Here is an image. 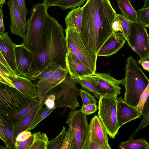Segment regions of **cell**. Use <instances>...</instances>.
<instances>
[{"instance_id":"b9f144b4","label":"cell","mask_w":149,"mask_h":149,"mask_svg":"<svg viewBox=\"0 0 149 149\" xmlns=\"http://www.w3.org/2000/svg\"><path fill=\"white\" fill-rule=\"evenodd\" d=\"M140 123L136 130L131 134L129 139L133 138L136 133L139 130L142 129L149 125V111L143 117Z\"/></svg>"},{"instance_id":"e0dca14e","label":"cell","mask_w":149,"mask_h":149,"mask_svg":"<svg viewBox=\"0 0 149 149\" xmlns=\"http://www.w3.org/2000/svg\"><path fill=\"white\" fill-rule=\"evenodd\" d=\"M126 41L121 32L113 33L99 50L97 57L109 56L116 54L123 47Z\"/></svg>"},{"instance_id":"44dd1931","label":"cell","mask_w":149,"mask_h":149,"mask_svg":"<svg viewBox=\"0 0 149 149\" xmlns=\"http://www.w3.org/2000/svg\"><path fill=\"white\" fill-rule=\"evenodd\" d=\"M41 104L39 100L34 98L31 99L26 106L19 110L10 112L0 113L7 121L13 123L18 121L32 109Z\"/></svg>"},{"instance_id":"d4e9b609","label":"cell","mask_w":149,"mask_h":149,"mask_svg":"<svg viewBox=\"0 0 149 149\" xmlns=\"http://www.w3.org/2000/svg\"><path fill=\"white\" fill-rule=\"evenodd\" d=\"M117 4L124 16L132 21L138 20V13L133 8L130 0H117Z\"/></svg>"},{"instance_id":"ffe728a7","label":"cell","mask_w":149,"mask_h":149,"mask_svg":"<svg viewBox=\"0 0 149 149\" xmlns=\"http://www.w3.org/2000/svg\"><path fill=\"white\" fill-rule=\"evenodd\" d=\"M15 88L26 97L30 99L38 97V92L37 85L33 83L31 80L22 76L16 75L10 76Z\"/></svg>"},{"instance_id":"ab89813d","label":"cell","mask_w":149,"mask_h":149,"mask_svg":"<svg viewBox=\"0 0 149 149\" xmlns=\"http://www.w3.org/2000/svg\"><path fill=\"white\" fill-rule=\"evenodd\" d=\"M34 140V136L33 134L27 139L20 142L16 146L15 149H29Z\"/></svg>"},{"instance_id":"9c48e42d","label":"cell","mask_w":149,"mask_h":149,"mask_svg":"<svg viewBox=\"0 0 149 149\" xmlns=\"http://www.w3.org/2000/svg\"><path fill=\"white\" fill-rule=\"evenodd\" d=\"M15 51L17 65L15 71L16 75L31 80H36L40 71L35 63L33 54L23 43L16 45Z\"/></svg>"},{"instance_id":"7c38bea8","label":"cell","mask_w":149,"mask_h":149,"mask_svg":"<svg viewBox=\"0 0 149 149\" xmlns=\"http://www.w3.org/2000/svg\"><path fill=\"white\" fill-rule=\"evenodd\" d=\"M146 28L138 20L132 21L130 47L142 60L149 59V38Z\"/></svg>"},{"instance_id":"f6af8a7d","label":"cell","mask_w":149,"mask_h":149,"mask_svg":"<svg viewBox=\"0 0 149 149\" xmlns=\"http://www.w3.org/2000/svg\"><path fill=\"white\" fill-rule=\"evenodd\" d=\"M32 134L28 130H25L19 133L16 137L15 146L19 142L29 138Z\"/></svg>"},{"instance_id":"f5cc1de1","label":"cell","mask_w":149,"mask_h":149,"mask_svg":"<svg viewBox=\"0 0 149 149\" xmlns=\"http://www.w3.org/2000/svg\"><path fill=\"white\" fill-rule=\"evenodd\" d=\"M6 0H0V7H2L5 3Z\"/></svg>"},{"instance_id":"7dc6e473","label":"cell","mask_w":149,"mask_h":149,"mask_svg":"<svg viewBox=\"0 0 149 149\" xmlns=\"http://www.w3.org/2000/svg\"><path fill=\"white\" fill-rule=\"evenodd\" d=\"M0 34L5 32V28L3 24L2 7H0Z\"/></svg>"},{"instance_id":"6da1fadb","label":"cell","mask_w":149,"mask_h":149,"mask_svg":"<svg viewBox=\"0 0 149 149\" xmlns=\"http://www.w3.org/2000/svg\"><path fill=\"white\" fill-rule=\"evenodd\" d=\"M116 14L109 0H87L83 6L79 34L86 45L97 54L113 33Z\"/></svg>"},{"instance_id":"7402d4cb","label":"cell","mask_w":149,"mask_h":149,"mask_svg":"<svg viewBox=\"0 0 149 149\" xmlns=\"http://www.w3.org/2000/svg\"><path fill=\"white\" fill-rule=\"evenodd\" d=\"M82 10L83 7H79L68 13L65 19L66 28H74L80 33L82 25Z\"/></svg>"},{"instance_id":"c3c4849f","label":"cell","mask_w":149,"mask_h":149,"mask_svg":"<svg viewBox=\"0 0 149 149\" xmlns=\"http://www.w3.org/2000/svg\"><path fill=\"white\" fill-rule=\"evenodd\" d=\"M60 0H44L43 2L45 6L48 8L51 6H55Z\"/></svg>"},{"instance_id":"e575fe53","label":"cell","mask_w":149,"mask_h":149,"mask_svg":"<svg viewBox=\"0 0 149 149\" xmlns=\"http://www.w3.org/2000/svg\"><path fill=\"white\" fill-rule=\"evenodd\" d=\"M10 76H11L10 74L0 63V82L9 86L15 88Z\"/></svg>"},{"instance_id":"4fadbf2b","label":"cell","mask_w":149,"mask_h":149,"mask_svg":"<svg viewBox=\"0 0 149 149\" xmlns=\"http://www.w3.org/2000/svg\"><path fill=\"white\" fill-rule=\"evenodd\" d=\"M68 73L67 68L61 67L49 79L38 81L36 85L38 92V97L40 104H44V100L47 93L60 84L66 78Z\"/></svg>"},{"instance_id":"f1b7e54d","label":"cell","mask_w":149,"mask_h":149,"mask_svg":"<svg viewBox=\"0 0 149 149\" xmlns=\"http://www.w3.org/2000/svg\"><path fill=\"white\" fill-rule=\"evenodd\" d=\"M61 67H62L56 62H50L39 72L36 79H39L41 81L48 79Z\"/></svg>"},{"instance_id":"d590c367","label":"cell","mask_w":149,"mask_h":149,"mask_svg":"<svg viewBox=\"0 0 149 149\" xmlns=\"http://www.w3.org/2000/svg\"><path fill=\"white\" fill-rule=\"evenodd\" d=\"M137 13L138 20L145 27L149 28V8H142Z\"/></svg>"},{"instance_id":"7bdbcfd3","label":"cell","mask_w":149,"mask_h":149,"mask_svg":"<svg viewBox=\"0 0 149 149\" xmlns=\"http://www.w3.org/2000/svg\"><path fill=\"white\" fill-rule=\"evenodd\" d=\"M83 149H106V148L90 139L88 137Z\"/></svg>"},{"instance_id":"3957f363","label":"cell","mask_w":149,"mask_h":149,"mask_svg":"<svg viewBox=\"0 0 149 149\" xmlns=\"http://www.w3.org/2000/svg\"><path fill=\"white\" fill-rule=\"evenodd\" d=\"M47 9L43 2L35 4L27 21L25 38L22 43L35 54L41 53L44 50Z\"/></svg>"},{"instance_id":"60d3db41","label":"cell","mask_w":149,"mask_h":149,"mask_svg":"<svg viewBox=\"0 0 149 149\" xmlns=\"http://www.w3.org/2000/svg\"><path fill=\"white\" fill-rule=\"evenodd\" d=\"M97 108L96 104H90L82 105L80 110L86 116L95 113L97 111Z\"/></svg>"},{"instance_id":"9a60e30c","label":"cell","mask_w":149,"mask_h":149,"mask_svg":"<svg viewBox=\"0 0 149 149\" xmlns=\"http://www.w3.org/2000/svg\"><path fill=\"white\" fill-rule=\"evenodd\" d=\"M89 125L90 139L106 149H111L107 132L98 116L95 115L91 118Z\"/></svg>"},{"instance_id":"cb8c5ba5","label":"cell","mask_w":149,"mask_h":149,"mask_svg":"<svg viewBox=\"0 0 149 149\" xmlns=\"http://www.w3.org/2000/svg\"><path fill=\"white\" fill-rule=\"evenodd\" d=\"M0 126L2 127L10 149H15L16 137L11 123L0 114Z\"/></svg>"},{"instance_id":"836d02e7","label":"cell","mask_w":149,"mask_h":149,"mask_svg":"<svg viewBox=\"0 0 149 149\" xmlns=\"http://www.w3.org/2000/svg\"><path fill=\"white\" fill-rule=\"evenodd\" d=\"M84 89L93 94L95 97L99 99L101 96L94 85L88 80L80 78L78 81Z\"/></svg>"},{"instance_id":"681fc988","label":"cell","mask_w":149,"mask_h":149,"mask_svg":"<svg viewBox=\"0 0 149 149\" xmlns=\"http://www.w3.org/2000/svg\"><path fill=\"white\" fill-rule=\"evenodd\" d=\"M138 63L142 65L144 69L149 72V61L140 59L138 61Z\"/></svg>"},{"instance_id":"4316f807","label":"cell","mask_w":149,"mask_h":149,"mask_svg":"<svg viewBox=\"0 0 149 149\" xmlns=\"http://www.w3.org/2000/svg\"><path fill=\"white\" fill-rule=\"evenodd\" d=\"M122 149H148L149 144L143 138L129 139L121 143L119 146Z\"/></svg>"},{"instance_id":"52a82bcc","label":"cell","mask_w":149,"mask_h":149,"mask_svg":"<svg viewBox=\"0 0 149 149\" xmlns=\"http://www.w3.org/2000/svg\"><path fill=\"white\" fill-rule=\"evenodd\" d=\"M66 123L72 129L73 138L71 149H83L89 135V125L86 116L80 110H72Z\"/></svg>"},{"instance_id":"ee69618b","label":"cell","mask_w":149,"mask_h":149,"mask_svg":"<svg viewBox=\"0 0 149 149\" xmlns=\"http://www.w3.org/2000/svg\"><path fill=\"white\" fill-rule=\"evenodd\" d=\"M0 63L10 73L12 77H15L16 76L15 71L11 68L1 52H0Z\"/></svg>"},{"instance_id":"bcb514c9","label":"cell","mask_w":149,"mask_h":149,"mask_svg":"<svg viewBox=\"0 0 149 149\" xmlns=\"http://www.w3.org/2000/svg\"><path fill=\"white\" fill-rule=\"evenodd\" d=\"M113 33L120 32H123V29L121 23L118 17L117 14L115 20L112 24Z\"/></svg>"},{"instance_id":"8d00e7d4","label":"cell","mask_w":149,"mask_h":149,"mask_svg":"<svg viewBox=\"0 0 149 149\" xmlns=\"http://www.w3.org/2000/svg\"><path fill=\"white\" fill-rule=\"evenodd\" d=\"M80 96L81 97L82 105L96 104L97 101L95 97L88 91L83 89H80Z\"/></svg>"},{"instance_id":"ac0fdd59","label":"cell","mask_w":149,"mask_h":149,"mask_svg":"<svg viewBox=\"0 0 149 149\" xmlns=\"http://www.w3.org/2000/svg\"><path fill=\"white\" fill-rule=\"evenodd\" d=\"M66 67L71 78L79 79L81 77L94 73L81 61L68 52L66 58Z\"/></svg>"},{"instance_id":"816d5d0a","label":"cell","mask_w":149,"mask_h":149,"mask_svg":"<svg viewBox=\"0 0 149 149\" xmlns=\"http://www.w3.org/2000/svg\"><path fill=\"white\" fill-rule=\"evenodd\" d=\"M149 8V0H144V6L143 8Z\"/></svg>"},{"instance_id":"d6a6232c","label":"cell","mask_w":149,"mask_h":149,"mask_svg":"<svg viewBox=\"0 0 149 149\" xmlns=\"http://www.w3.org/2000/svg\"><path fill=\"white\" fill-rule=\"evenodd\" d=\"M66 132L65 127L63 126L61 132L56 137L48 141L47 149H60Z\"/></svg>"},{"instance_id":"83f0119b","label":"cell","mask_w":149,"mask_h":149,"mask_svg":"<svg viewBox=\"0 0 149 149\" xmlns=\"http://www.w3.org/2000/svg\"><path fill=\"white\" fill-rule=\"evenodd\" d=\"M136 107L143 117L149 112V83L141 94L139 103Z\"/></svg>"},{"instance_id":"74e56055","label":"cell","mask_w":149,"mask_h":149,"mask_svg":"<svg viewBox=\"0 0 149 149\" xmlns=\"http://www.w3.org/2000/svg\"><path fill=\"white\" fill-rule=\"evenodd\" d=\"M72 138V129L69 126L68 130L66 132L60 149H71Z\"/></svg>"},{"instance_id":"f546056e","label":"cell","mask_w":149,"mask_h":149,"mask_svg":"<svg viewBox=\"0 0 149 149\" xmlns=\"http://www.w3.org/2000/svg\"><path fill=\"white\" fill-rule=\"evenodd\" d=\"M33 134L34 141L29 149H47L49 138L46 134L38 131Z\"/></svg>"},{"instance_id":"2e32d148","label":"cell","mask_w":149,"mask_h":149,"mask_svg":"<svg viewBox=\"0 0 149 149\" xmlns=\"http://www.w3.org/2000/svg\"><path fill=\"white\" fill-rule=\"evenodd\" d=\"M117 113L118 122L120 127L126 123L141 117L136 106L125 102L122 97L117 98Z\"/></svg>"},{"instance_id":"5bb4252c","label":"cell","mask_w":149,"mask_h":149,"mask_svg":"<svg viewBox=\"0 0 149 149\" xmlns=\"http://www.w3.org/2000/svg\"><path fill=\"white\" fill-rule=\"evenodd\" d=\"M10 11L11 33L18 36L24 40L27 24L24 22L16 0H9L7 2Z\"/></svg>"},{"instance_id":"4dcf8cb0","label":"cell","mask_w":149,"mask_h":149,"mask_svg":"<svg viewBox=\"0 0 149 149\" xmlns=\"http://www.w3.org/2000/svg\"><path fill=\"white\" fill-rule=\"evenodd\" d=\"M117 15L122 26L123 32L122 33L123 35L127 41L129 46L130 47V40L132 21L123 15L117 14Z\"/></svg>"},{"instance_id":"ba28073f","label":"cell","mask_w":149,"mask_h":149,"mask_svg":"<svg viewBox=\"0 0 149 149\" xmlns=\"http://www.w3.org/2000/svg\"><path fill=\"white\" fill-rule=\"evenodd\" d=\"M79 79H73L68 74L60 84L55 87L56 108L67 107L73 110L80 106L77 98L80 96V90L76 86Z\"/></svg>"},{"instance_id":"30bf717a","label":"cell","mask_w":149,"mask_h":149,"mask_svg":"<svg viewBox=\"0 0 149 149\" xmlns=\"http://www.w3.org/2000/svg\"><path fill=\"white\" fill-rule=\"evenodd\" d=\"M31 99L16 89L0 83V112L19 110L26 106Z\"/></svg>"},{"instance_id":"1f68e13d","label":"cell","mask_w":149,"mask_h":149,"mask_svg":"<svg viewBox=\"0 0 149 149\" xmlns=\"http://www.w3.org/2000/svg\"><path fill=\"white\" fill-rule=\"evenodd\" d=\"M86 0H60L55 5L65 10L73 9L81 6Z\"/></svg>"},{"instance_id":"603a6c76","label":"cell","mask_w":149,"mask_h":149,"mask_svg":"<svg viewBox=\"0 0 149 149\" xmlns=\"http://www.w3.org/2000/svg\"><path fill=\"white\" fill-rule=\"evenodd\" d=\"M44 105L42 104L32 109L28 114L18 121L11 123L16 137L21 132L26 130L33 119L39 107Z\"/></svg>"},{"instance_id":"7a4b0ae2","label":"cell","mask_w":149,"mask_h":149,"mask_svg":"<svg viewBox=\"0 0 149 149\" xmlns=\"http://www.w3.org/2000/svg\"><path fill=\"white\" fill-rule=\"evenodd\" d=\"M44 34L43 51L39 54H33L35 63L39 71L52 62L67 68L66 58L68 50L64 29L48 13L46 17Z\"/></svg>"},{"instance_id":"8fae6325","label":"cell","mask_w":149,"mask_h":149,"mask_svg":"<svg viewBox=\"0 0 149 149\" xmlns=\"http://www.w3.org/2000/svg\"><path fill=\"white\" fill-rule=\"evenodd\" d=\"M80 78L86 79L90 81L101 96H117L119 95L121 90L120 85H123L124 83V79H117L107 73L95 72Z\"/></svg>"},{"instance_id":"5b68a950","label":"cell","mask_w":149,"mask_h":149,"mask_svg":"<svg viewBox=\"0 0 149 149\" xmlns=\"http://www.w3.org/2000/svg\"><path fill=\"white\" fill-rule=\"evenodd\" d=\"M65 31L68 52L95 73L97 54L86 45L74 28L67 27Z\"/></svg>"},{"instance_id":"f35d334b","label":"cell","mask_w":149,"mask_h":149,"mask_svg":"<svg viewBox=\"0 0 149 149\" xmlns=\"http://www.w3.org/2000/svg\"><path fill=\"white\" fill-rule=\"evenodd\" d=\"M17 6L21 13L23 19L24 23L27 24L26 17L29 13L25 3V0H16Z\"/></svg>"},{"instance_id":"484cf974","label":"cell","mask_w":149,"mask_h":149,"mask_svg":"<svg viewBox=\"0 0 149 149\" xmlns=\"http://www.w3.org/2000/svg\"><path fill=\"white\" fill-rule=\"evenodd\" d=\"M56 108L49 109L40 107L36 113L29 125L26 130H33L42 120L48 116Z\"/></svg>"},{"instance_id":"8992f818","label":"cell","mask_w":149,"mask_h":149,"mask_svg":"<svg viewBox=\"0 0 149 149\" xmlns=\"http://www.w3.org/2000/svg\"><path fill=\"white\" fill-rule=\"evenodd\" d=\"M117 96H102L98 103V116L112 139L115 138L120 128L117 117Z\"/></svg>"},{"instance_id":"277c9868","label":"cell","mask_w":149,"mask_h":149,"mask_svg":"<svg viewBox=\"0 0 149 149\" xmlns=\"http://www.w3.org/2000/svg\"><path fill=\"white\" fill-rule=\"evenodd\" d=\"M125 77L124 85L125 88L124 102L136 106L141 94L149 83V79L140 68L138 63L130 56L126 60Z\"/></svg>"},{"instance_id":"d6986e66","label":"cell","mask_w":149,"mask_h":149,"mask_svg":"<svg viewBox=\"0 0 149 149\" xmlns=\"http://www.w3.org/2000/svg\"><path fill=\"white\" fill-rule=\"evenodd\" d=\"M16 45L13 42L7 32L0 34V52L15 72L17 68L15 51Z\"/></svg>"},{"instance_id":"f907efd6","label":"cell","mask_w":149,"mask_h":149,"mask_svg":"<svg viewBox=\"0 0 149 149\" xmlns=\"http://www.w3.org/2000/svg\"><path fill=\"white\" fill-rule=\"evenodd\" d=\"M0 137L6 144V146L8 149L10 148L8 144L7 140L3 130L1 126H0Z\"/></svg>"}]
</instances>
